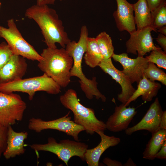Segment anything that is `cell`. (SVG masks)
<instances>
[{
    "instance_id": "f1b7e54d",
    "label": "cell",
    "mask_w": 166,
    "mask_h": 166,
    "mask_svg": "<svg viewBox=\"0 0 166 166\" xmlns=\"http://www.w3.org/2000/svg\"><path fill=\"white\" fill-rule=\"evenodd\" d=\"M165 0H146L148 7L152 12L159 7Z\"/></svg>"
},
{
    "instance_id": "7402d4cb",
    "label": "cell",
    "mask_w": 166,
    "mask_h": 166,
    "mask_svg": "<svg viewBox=\"0 0 166 166\" xmlns=\"http://www.w3.org/2000/svg\"><path fill=\"white\" fill-rule=\"evenodd\" d=\"M84 57L85 64L94 68L104 59L98 46L95 38L88 37L87 48Z\"/></svg>"
},
{
    "instance_id": "603a6c76",
    "label": "cell",
    "mask_w": 166,
    "mask_h": 166,
    "mask_svg": "<svg viewBox=\"0 0 166 166\" xmlns=\"http://www.w3.org/2000/svg\"><path fill=\"white\" fill-rule=\"evenodd\" d=\"M95 38L104 58H111L114 53V48L109 35L103 31L98 34Z\"/></svg>"
},
{
    "instance_id": "52a82bcc",
    "label": "cell",
    "mask_w": 166,
    "mask_h": 166,
    "mask_svg": "<svg viewBox=\"0 0 166 166\" xmlns=\"http://www.w3.org/2000/svg\"><path fill=\"white\" fill-rule=\"evenodd\" d=\"M8 28L0 27V37L4 38L11 48L13 54L28 59L38 62L43 58L22 36L13 18L7 21Z\"/></svg>"
},
{
    "instance_id": "7c38bea8",
    "label": "cell",
    "mask_w": 166,
    "mask_h": 166,
    "mask_svg": "<svg viewBox=\"0 0 166 166\" xmlns=\"http://www.w3.org/2000/svg\"><path fill=\"white\" fill-rule=\"evenodd\" d=\"M98 66L120 85L122 91L121 93L118 95L117 99L125 105L136 90L129 79L121 71L115 67L111 58H104Z\"/></svg>"
},
{
    "instance_id": "9a60e30c",
    "label": "cell",
    "mask_w": 166,
    "mask_h": 166,
    "mask_svg": "<svg viewBox=\"0 0 166 166\" xmlns=\"http://www.w3.org/2000/svg\"><path fill=\"white\" fill-rule=\"evenodd\" d=\"M136 113V109L133 107L127 108L122 104L116 106L114 113L105 123L106 129L113 132L125 130Z\"/></svg>"
},
{
    "instance_id": "d6986e66",
    "label": "cell",
    "mask_w": 166,
    "mask_h": 166,
    "mask_svg": "<svg viewBox=\"0 0 166 166\" xmlns=\"http://www.w3.org/2000/svg\"><path fill=\"white\" fill-rule=\"evenodd\" d=\"M161 86L160 83L147 79L143 75L138 83L137 89L124 105L128 106L131 102L140 96L144 101H151L157 95Z\"/></svg>"
},
{
    "instance_id": "5b68a950",
    "label": "cell",
    "mask_w": 166,
    "mask_h": 166,
    "mask_svg": "<svg viewBox=\"0 0 166 166\" xmlns=\"http://www.w3.org/2000/svg\"><path fill=\"white\" fill-rule=\"evenodd\" d=\"M61 87L52 78L44 73L41 76L21 79L12 82L0 84V92L9 93L19 92L27 93L31 101L35 93L43 91L52 94L61 92Z\"/></svg>"
},
{
    "instance_id": "8d00e7d4",
    "label": "cell",
    "mask_w": 166,
    "mask_h": 166,
    "mask_svg": "<svg viewBox=\"0 0 166 166\" xmlns=\"http://www.w3.org/2000/svg\"><path fill=\"white\" fill-rule=\"evenodd\" d=\"M1 4V2H0V7Z\"/></svg>"
},
{
    "instance_id": "3957f363",
    "label": "cell",
    "mask_w": 166,
    "mask_h": 166,
    "mask_svg": "<svg viewBox=\"0 0 166 166\" xmlns=\"http://www.w3.org/2000/svg\"><path fill=\"white\" fill-rule=\"evenodd\" d=\"M39 62V69L52 78L59 86L65 88L70 82V70L73 61L65 49L62 48L44 49Z\"/></svg>"
},
{
    "instance_id": "4316f807",
    "label": "cell",
    "mask_w": 166,
    "mask_h": 166,
    "mask_svg": "<svg viewBox=\"0 0 166 166\" xmlns=\"http://www.w3.org/2000/svg\"><path fill=\"white\" fill-rule=\"evenodd\" d=\"M13 52L10 46L5 42L0 43V69L9 60Z\"/></svg>"
},
{
    "instance_id": "484cf974",
    "label": "cell",
    "mask_w": 166,
    "mask_h": 166,
    "mask_svg": "<svg viewBox=\"0 0 166 166\" xmlns=\"http://www.w3.org/2000/svg\"><path fill=\"white\" fill-rule=\"evenodd\" d=\"M145 57L148 62L156 64L159 68L166 69V54L161 48L152 50Z\"/></svg>"
},
{
    "instance_id": "1f68e13d",
    "label": "cell",
    "mask_w": 166,
    "mask_h": 166,
    "mask_svg": "<svg viewBox=\"0 0 166 166\" xmlns=\"http://www.w3.org/2000/svg\"><path fill=\"white\" fill-rule=\"evenodd\" d=\"M103 163L108 166H122V163L116 160H112L108 157L105 158L103 160Z\"/></svg>"
},
{
    "instance_id": "83f0119b",
    "label": "cell",
    "mask_w": 166,
    "mask_h": 166,
    "mask_svg": "<svg viewBox=\"0 0 166 166\" xmlns=\"http://www.w3.org/2000/svg\"><path fill=\"white\" fill-rule=\"evenodd\" d=\"M8 127L0 124V158L7 145Z\"/></svg>"
},
{
    "instance_id": "e575fe53",
    "label": "cell",
    "mask_w": 166,
    "mask_h": 166,
    "mask_svg": "<svg viewBox=\"0 0 166 166\" xmlns=\"http://www.w3.org/2000/svg\"><path fill=\"white\" fill-rule=\"evenodd\" d=\"M123 166H136V164L134 163L131 158H129L127 162L123 164Z\"/></svg>"
},
{
    "instance_id": "d4e9b609",
    "label": "cell",
    "mask_w": 166,
    "mask_h": 166,
    "mask_svg": "<svg viewBox=\"0 0 166 166\" xmlns=\"http://www.w3.org/2000/svg\"><path fill=\"white\" fill-rule=\"evenodd\" d=\"M144 75L151 81H158L166 85V73L152 62H148L147 67L144 71Z\"/></svg>"
},
{
    "instance_id": "5bb4252c",
    "label": "cell",
    "mask_w": 166,
    "mask_h": 166,
    "mask_svg": "<svg viewBox=\"0 0 166 166\" xmlns=\"http://www.w3.org/2000/svg\"><path fill=\"white\" fill-rule=\"evenodd\" d=\"M27 68L25 58L20 55L13 54L7 62L0 69V84L22 79Z\"/></svg>"
},
{
    "instance_id": "2e32d148",
    "label": "cell",
    "mask_w": 166,
    "mask_h": 166,
    "mask_svg": "<svg viewBox=\"0 0 166 166\" xmlns=\"http://www.w3.org/2000/svg\"><path fill=\"white\" fill-rule=\"evenodd\" d=\"M117 10L113 14L117 26L120 31L125 30L129 34L136 30L133 15V4L126 0H116Z\"/></svg>"
},
{
    "instance_id": "4dcf8cb0",
    "label": "cell",
    "mask_w": 166,
    "mask_h": 166,
    "mask_svg": "<svg viewBox=\"0 0 166 166\" xmlns=\"http://www.w3.org/2000/svg\"><path fill=\"white\" fill-rule=\"evenodd\" d=\"M158 44L164 49V52H166V36L162 34H159L156 39Z\"/></svg>"
},
{
    "instance_id": "ffe728a7",
    "label": "cell",
    "mask_w": 166,
    "mask_h": 166,
    "mask_svg": "<svg viewBox=\"0 0 166 166\" xmlns=\"http://www.w3.org/2000/svg\"><path fill=\"white\" fill-rule=\"evenodd\" d=\"M133 5L137 27L136 30L139 31L146 27H152L151 13L146 0H138Z\"/></svg>"
},
{
    "instance_id": "74e56055",
    "label": "cell",
    "mask_w": 166,
    "mask_h": 166,
    "mask_svg": "<svg viewBox=\"0 0 166 166\" xmlns=\"http://www.w3.org/2000/svg\"><path fill=\"white\" fill-rule=\"evenodd\" d=\"M60 1H62V0H59Z\"/></svg>"
},
{
    "instance_id": "8fae6325",
    "label": "cell",
    "mask_w": 166,
    "mask_h": 166,
    "mask_svg": "<svg viewBox=\"0 0 166 166\" xmlns=\"http://www.w3.org/2000/svg\"><path fill=\"white\" fill-rule=\"evenodd\" d=\"M112 57L122 65L121 71L128 78L132 84L138 83L144 75V70L148 62L144 57L138 56L134 59L128 57V54L123 53L120 54L114 53Z\"/></svg>"
},
{
    "instance_id": "d590c367",
    "label": "cell",
    "mask_w": 166,
    "mask_h": 166,
    "mask_svg": "<svg viewBox=\"0 0 166 166\" xmlns=\"http://www.w3.org/2000/svg\"><path fill=\"white\" fill-rule=\"evenodd\" d=\"M157 31L160 33V34L166 36V26H164L158 29Z\"/></svg>"
},
{
    "instance_id": "f546056e",
    "label": "cell",
    "mask_w": 166,
    "mask_h": 166,
    "mask_svg": "<svg viewBox=\"0 0 166 166\" xmlns=\"http://www.w3.org/2000/svg\"><path fill=\"white\" fill-rule=\"evenodd\" d=\"M155 158L160 160H166V140L164 141L161 148L156 155Z\"/></svg>"
},
{
    "instance_id": "836d02e7",
    "label": "cell",
    "mask_w": 166,
    "mask_h": 166,
    "mask_svg": "<svg viewBox=\"0 0 166 166\" xmlns=\"http://www.w3.org/2000/svg\"><path fill=\"white\" fill-rule=\"evenodd\" d=\"M55 0H37L36 5H42L48 4H54Z\"/></svg>"
},
{
    "instance_id": "cb8c5ba5",
    "label": "cell",
    "mask_w": 166,
    "mask_h": 166,
    "mask_svg": "<svg viewBox=\"0 0 166 166\" xmlns=\"http://www.w3.org/2000/svg\"><path fill=\"white\" fill-rule=\"evenodd\" d=\"M152 27L156 31L157 29L166 25V1L151 12Z\"/></svg>"
},
{
    "instance_id": "d6a6232c",
    "label": "cell",
    "mask_w": 166,
    "mask_h": 166,
    "mask_svg": "<svg viewBox=\"0 0 166 166\" xmlns=\"http://www.w3.org/2000/svg\"><path fill=\"white\" fill-rule=\"evenodd\" d=\"M160 128L166 129V111H163L160 124Z\"/></svg>"
},
{
    "instance_id": "4fadbf2b",
    "label": "cell",
    "mask_w": 166,
    "mask_h": 166,
    "mask_svg": "<svg viewBox=\"0 0 166 166\" xmlns=\"http://www.w3.org/2000/svg\"><path fill=\"white\" fill-rule=\"evenodd\" d=\"M163 112L158 98L156 97L141 120L134 126L128 127L125 130V134L130 135L136 131L143 130L152 133L156 132L160 129V121Z\"/></svg>"
},
{
    "instance_id": "6da1fadb",
    "label": "cell",
    "mask_w": 166,
    "mask_h": 166,
    "mask_svg": "<svg viewBox=\"0 0 166 166\" xmlns=\"http://www.w3.org/2000/svg\"><path fill=\"white\" fill-rule=\"evenodd\" d=\"M25 15L38 24L48 47L56 48V43H58L65 48L71 41L56 11L47 5H33L26 9Z\"/></svg>"
},
{
    "instance_id": "44dd1931",
    "label": "cell",
    "mask_w": 166,
    "mask_h": 166,
    "mask_svg": "<svg viewBox=\"0 0 166 166\" xmlns=\"http://www.w3.org/2000/svg\"><path fill=\"white\" fill-rule=\"evenodd\" d=\"M152 134V137L143 153V158L150 160L155 159L156 155L166 140V129H160Z\"/></svg>"
},
{
    "instance_id": "9c48e42d",
    "label": "cell",
    "mask_w": 166,
    "mask_h": 166,
    "mask_svg": "<svg viewBox=\"0 0 166 166\" xmlns=\"http://www.w3.org/2000/svg\"><path fill=\"white\" fill-rule=\"evenodd\" d=\"M69 112L64 117L49 121L31 118L29 121L28 128L37 133L47 129L56 130L72 136L75 140L79 141V133L85 129L83 127L71 120V117L69 116Z\"/></svg>"
},
{
    "instance_id": "8992f818",
    "label": "cell",
    "mask_w": 166,
    "mask_h": 166,
    "mask_svg": "<svg viewBox=\"0 0 166 166\" xmlns=\"http://www.w3.org/2000/svg\"><path fill=\"white\" fill-rule=\"evenodd\" d=\"M30 146L35 152L45 151L54 154L67 166L70 159L73 156H78L84 160V154L88 147L85 143L69 139L61 140L58 143L52 137H49L45 144H35Z\"/></svg>"
},
{
    "instance_id": "ac0fdd59",
    "label": "cell",
    "mask_w": 166,
    "mask_h": 166,
    "mask_svg": "<svg viewBox=\"0 0 166 166\" xmlns=\"http://www.w3.org/2000/svg\"><path fill=\"white\" fill-rule=\"evenodd\" d=\"M26 132L15 131L12 126L8 127L7 145L3 155L7 159L15 157L25 152L24 140L28 137Z\"/></svg>"
},
{
    "instance_id": "ba28073f",
    "label": "cell",
    "mask_w": 166,
    "mask_h": 166,
    "mask_svg": "<svg viewBox=\"0 0 166 166\" xmlns=\"http://www.w3.org/2000/svg\"><path fill=\"white\" fill-rule=\"evenodd\" d=\"M26 108L18 94L0 92V124L8 127L21 121Z\"/></svg>"
},
{
    "instance_id": "277c9868",
    "label": "cell",
    "mask_w": 166,
    "mask_h": 166,
    "mask_svg": "<svg viewBox=\"0 0 166 166\" xmlns=\"http://www.w3.org/2000/svg\"><path fill=\"white\" fill-rule=\"evenodd\" d=\"M60 100L64 106L73 113L74 122L83 127L87 134L92 135L99 132H104L106 129L105 123L96 117L94 110L80 103L75 90H67L60 97Z\"/></svg>"
},
{
    "instance_id": "e0dca14e",
    "label": "cell",
    "mask_w": 166,
    "mask_h": 166,
    "mask_svg": "<svg viewBox=\"0 0 166 166\" xmlns=\"http://www.w3.org/2000/svg\"><path fill=\"white\" fill-rule=\"evenodd\" d=\"M97 133L101 137L100 142L94 148L87 149L84 154L85 160L89 166H99L100 158L104 152L110 147L117 145L121 141L118 137L108 136L101 132Z\"/></svg>"
},
{
    "instance_id": "7a4b0ae2",
    "label": "cell",
    "mask_w": 166,
    "mask_h": 166,
    "mask_svg": "<svg viewBox=\"0 0 166 166\" xmlns=\"http://www.w3.org/2000/svg\"><path fill=\"white\" fill-rule=\"evenodd\" d=\"M80 31L78 42L71 41L66 45L65 48L68 54L72 57L73 61L70 71V76H75L80 79L78 81L81 88L88 99L91 100L94 96L97 99H101L103 102H105L106 98L98 89V83L96 81V77H94L91 80L88 79L82 72V61L86 49L89 33L87 28L85 25L81 27Z\"/></svg>"
},
{
    "instance_id": "30bf717a",
    "label": "cell",
    "mask_w": 166,
    "mask_h": 166,
    "mask_svg": "<svg viewBox=\"0 0 166 166\" xmlns=\"http://www.w3.org/2000/svg\"><path fill=\"white\" fill-rule=\"evenodd\" d=\"M152 31H156L152 27H148L130 34V38L126 43L127 53L136 55L137 51L138 56L144 57L147 53L158 49L159 47L153 42Z\"/></svg>"
}]
</instances>
